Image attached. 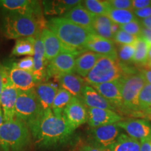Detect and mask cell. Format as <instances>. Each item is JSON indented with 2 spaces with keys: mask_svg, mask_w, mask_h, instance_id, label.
Listing matches in <instances>:
<instances>
[{
  "mask_svg": "<svg viewBox=\"0 0 151 151\" xmlns=\"http://www.w3.org/2000/svg\"><path fill=\"white\" fill-rule=\"evenodd\" d=\"M132 10H138L150 6L151 0H132Z\"/></svg>",
  "mask_w": 151,
  "mask_h": 151,
  "instance_id": "cell-40",
  "label": "cell"
},
{
  "mask_svg": "<svg viewBox=\"0 0 151 151\" xmlns=\"http://www.w3.org/2000/svg\"><path fill=\"white\" fill-rule=\"evenodd\" d=\"M36 38L25 37L17 39L12 50V55L15 56L27 55L33 57L35 53Z\"/></svg>",
  "mask_w": 151,
  "mask_h": 151,
  "instance_id": "cell-28",
  "label": "cell"
},
{
  "mask_svg": "<svg viewBox=\"0 0 151 151\" xmlns=\"http://www.w3.org/2000/svg\"><path fill=\"white\" fill-rule=\"evenodd\" d=\"M106 150L108 151H141V142L127 134H121Z\"/></svg>",
  "mask_w": 151,
  "mask_h": 151,
  "instance_id": "cell-26",
  "label": "cell"
},
{
  "mask_svg": "<svg viewBox=\"0 0 151 151\" xmlns=\"http://www.w3.org/2000/svg\"><path fill=\"white\" fill-rule=\"evenodd\" d=\"M35 88L19 92L15 108V117L19 120L29 123L43 112Z\"/></svg>",
  "mask_w": 151,
  "mask_h": 151,
  "instance_id": "cell-7",
  "label": "cell"
},
{
  "mask_svg": "<svg viewBox=\"0 0 151 151\" xmlns=\"http://www.w3.org/2000/svg\"><path fill=\"white\" fill-rule=\"evenodd\" d=\"M27 124L35 144L41 148H54L67 142L74 132L63 116H55L51 109L43 111Z\"/></svg>",
  "mask_w": 151,
  "mask_h": 151,
  "instance_id": "cell-1",
  "label": "cell"
},
{
  "mask_svg": "<svg viewBox=\"0 0 151 151\" xmlns=\"http://www.w3.org/2000/svg\"><path fill=\"white\" fill-rule=\"evenodd\" d=\"M106 16L113 23L120 26L138 20L134 14V11L131 10H120L110 8Z\"/></svg>",
  "mask_w": 151,
  "mask_h": 151,
  "instance_id": "cell-30",
  "label": "cell"
},
{
  "mask_svg": "<svg viewBox=\"0 0 151 151\" xmlns=\"http://www.w3.org/2000/svg\"><path fill=\"white\" fill-rule=\"evenodd\" d=\"M90 132L96 146L104 149L112 145L121 134L120 128L117 123L91 128Z\"/></svg>",
  "mask_w": 151,
  "mask_h": 151,
  "instance_id": "cell-14",
  "label": "cell"
},
{
  "mask_svg": "<svg viewBox=\"0 0 151 151\" xmlns=\"http://www.w3.org/2000/svg\"><path fill=\"white\" fill-rule=\"evenodd\" d=\"M145 112L146 113V114H150L151 115V106L147 110L145 111Z\"/></svg>",
  "mask_w": 151,
  "mask_h": 151,
  "instance_id": "cell-48",
  "label": "cell"
},
{
  "mask_svg": "<svg viewBox=\"0 0 151 151\" xmlns=\"http://www.w3.org/2000/svg\"><path fill=\"white\" fill-rule=\"evenodd\" d=\"M46 28L52 31L65 46L79 55L86 52L88 39L94 32L87 29L63 17H54L46 22Z\"/></svg>",
  "mask_w": 151,
  "mask_h": 151,
  "instance_id": "cell-2",
  "label": "cell"
},
{
  "mask_svg": "<svg viewBox=\"0 0 151 151\" xmlns=\"http://www.w3.org/2000/svg\"><path fill=\"white\" fill-rule=\"evenodd\" d=\"M8 76L11 83L20 91L34 89L37 85L32 73L18 69L14 66L8 70Z\"/></svg>",
  "mask_w": 151,
  "mask_h": 151,
  "instance_id": "cell-18",
  "label": "cell"
},
{
  "mask_svg": "<svg viewBox=\"0 0 151 151\" xmlns=\"http://www.w3.org/2000/svg\"><path fill=\"white\" fill-rule=\"evenodd\" d=\"M45 24L32 16L18 13H4L2 30L5 37L10 39L37 38L40 36Z\"/></svg>",
  "mask_w": 151,
  "mask_h": 151,
  "instance_id": "cell-3",
  "label": "cell"
},
{
  "mask_svg": "<svg viewBox=\"0 0 151 151\" xmlns=\"http://www.w3.org/2000/svg\"><path fill=\"white\" fill-rule=\"evenodd\" d=\"M142 27L143 26L141 25V22H139L138 20H134V21L130 22L129 23L120 26V29L123 30L129 35L137 37H140Z\"/></svg>",
  "mask_w": 151,
  "mask_h": 151,
  "instance_id": "cell-36",
  "label": "cell"
},
{
  "mask_svg": "<svg viewBox=\"0 0 151 151\" xmlns=\"http://www.w3.org/2000/svg\"><path fill=\"white\" fill-rule=\"evenodd\" d=\"M94 16H95L87 11L81 3L80 4L71 9L62 17L81 27L94 32L92 29V24H93Z\"/></svg>",
  "mask_w": 151,
  "mask_h": 151,
  "instance_id": "cell-22",
  "label": "cell"
},
{
  "mask_svg": "<svg viewBox=\"0 0 151 151\" xmlns=\"http://www.w3.org/2000/svg\"><path fill=\"white\" fill-rule=\"evenodd\" d=\"M76 55L69 52H62L48 62L46 69V76L55 77L67 73H75Z\"/></svg>",
  "mask_w": 151,
  "mask_h": 151,
  "instance_id": "cell-10",
  "label": "cell"
},
{
  "mask_svg": "<svg viewBox=\"0 0 151 151\" xmlns=\"http://www.w3.org/2000/svg\"><path fill=\"white\" fill-rule=\"evenodd\" d=\"M81 4L87 11L94 16L106 15L110 9L107 1L101 0H84L81 1Z\"/></svg>",
  "mask_w": 151,
  "mask_h": 151,
  "instance_id": "cell-31",
  "label": "cell"
},
{
  "mask_svg": "<svg viewBox=\"0 0 151 151\" xmlns=\"http://www.w3.org/2000/svg\"><path fill=\"white\" fill-rule=\"evenodd\" d=\"M73 96L67 90L59 88L52 103L51 110L55 116H62V113L73 99Z\"/></svg>",
  "mask_w": 151,
  "mask_h": 151,
  "instance_id": "cell-29",
  "label": "cell"
},
{
  "mask_svg": "<svg viewBox=\"0 0 151 151\" xmlns=\"http://www.w3.org/2000/svg\"><path fill=\"white\" fill-rule=\"evenodd\" d=\"M136 50V42L129 45H122L118 49V60L124 63L132 62Z\"/></svg>",
  "mask_w": 151,
  "mask_h": 151,
  "instance_id": "cell-34",
  "label": "cell"
},
{
  "mask_svg": "<svg viewBox=\"0 0 151 151\" xmlns=\"http://www.w3.org/2000/svg\"><path fill=\"white\" fill-rule=\"evenodd\" d=\"M33 60L34 71L32 74L38 83L46 76V69L48 65V61L45 55L44 48L40 36L36 38Z\"/></svg>",
  "mask_w": 151,
  "mask_h": 151,
  "instance_id": "cell-20",
  "label": "cell"
},
{
  "mask_svg": "<svg viewBox=\"0 0 151 151\" xmlns=\"http://www.w3.org/2000/svg\"><path fill=\"white\" fill-rule=\"evenodd\" d=\"M122 120L115 111L101 109H88V123L91 128L107 124H116Z\"/></svg>",
  "mask_w": 151,
  "mask_h": 151,
  "instance_id": "cell-16",
  "label": "cell"
},
{
  "mask_svg": "<svg viewBox=\"0 0 151 151\" xmlns=\"http://www.w3.org/2000/svg\"><path fill=\"white\" fill-rule=\"evenodd\" d=\"M141 142V151H151V137L144 139Z\"/></svg>",
  "mask_w": 151,
  "mask_h": 151,
  "instance_id": "cell-44",
  "label": "cell"
},
{
  "mask_svg": "<svg viewBox=\"0 0 151 151\" xmlns=\"http://www.w3.org/2000/svg\"><path fill=\"white\" fill-rule=\"evenodd\" d=\"M146 66L149 69H151V47L149 49V52L148 55V58H147V61Z\"/></svg>",
  "mask_w": 151,
  "mask_h": 151,
  "instance_id": "cell-47",
  "label": "cell"
},
{
  "mask_svg": "<svg viewBox=\"0 0 151 151\" xmlns=\"http://www.w3.org/2000/svg\"><path fill=\"white\" fill-rule=\"evenodd\" d=\"M74 151H108L106 149H104L101 147L96 146V145L84 144L77 148Z\"/></svg>",
  "mask_w": 151,
  "mask_h": 151,
  "instance_id": "cell-42",
  "label": "cell"
},
{
  "mask_svg": "<svg viewBox=\"0 0 151 151\" xmlns=\"http://www.w3.org/2000/svg\"><path fill=\"white\" fill-rule=\"evenodd\" d=\"M58 83L62 89L67 90L74 97L81 99L82 92L84 89L85 80L78 75L73 73L63 74L57 78Z\"/></svg>",
  "mask_w": 151,
  "mask_h": 151,
  "instance_id": "cell-21",
  "label": "cell"
},
{
  "mask_svg": "<svg viewBox=\"0 0 151 151\" xmlns=\"http://www.w3.org/2000/svg\"><path fill=\"white\" fill-rule=\"evenodd\" d=\"M139 37L131 35L123 30L120 29L113 36V41L117 43L122 45H129L134 43Z\"/></svg>",
  "mask_w": 151,
  "mask_h": 151,
  "instance_id": "cell-35",
  "label": "cell"
},
{
  "mask_svg": "<svg viewBox=\"0 0 151 151\" xmlns=\"http://www.w3.org/2000/svg\"><path fill=\"white\" fill-rule=\"evenodd\" d=\"M58 90V87L50 83H41L36 86V94L43 111L51 109Z\"/></svg>",
  "mask_w": 151,
  "mask_h": 151,
  "instance_id": "cell-23",
  "label": "cell"
},
{
  "mask_svg": "<svg viewBox=\"0 0 151 151\" xmlns=\"http://www.w3.org/2000/svg\"><path fill=\"white\" fill-rule=\"evenodd\" d=\"M19 92L20 90L11 83L8 77L0 94V106L3 112L4 122L11 121L16 118L15 108Z\"/></svg>",
  "mask_w": 151,
  "mask_h": 151,
  "instance_id": "cell-11",
  "label": "cell"
},
{
  "mask_svg": "<svg viewBox=\"0 0 151 151\" xmlns=\"http://www.w3.org/2000/svg\"><path fill=\"white\" fill-rule=\"evenodd\" d=\"M141 24L143 27L148 28L149 29H151V16L148 18L143 19L141 20Z\"/></svg>",
  "mask_w": 151,
  "mask_h": 151,
  "instance_id": "cell-46",
  "label": "cell"
},
{
  "mask_svg": "<svg viewBox=\"0 0 151 151\" xmlns=\"http://www.w3.org/2000/svg\"><path fill=\"white\" fill-rule=\"evenodd\" d=\"M40 37L44 48L45 55L48 62L62 52H69L76 55L67 48L59 38L48 28L46 27L42 30Z\"/></svg>",
  "mask_w": 151,
  "mask_h": 151,
  "instance_id": "cell-12",
  "label": "cell"
},
{
  "mask_svg": "<svg viewBox=\"0 0 151 151\" xmlns=\"http://www.w3.org/2000/svg\"><path fill=\"white\" fill-rule=\"evenodd\" d=\"M0 9L3 13H18L32 16L46 26L41 4L35 0H0Z\"/></svg>",
  "mask_w": 151,
  "mask_h": 151,
  "instance_id": "cell-8",
  "label": "cell"
},
{
  "mask_svg": "<svg viewBox=\"0 0 151 151\" xmlns=\"http://www.w3.org/2000/svg\"><path fill=\"white\" fill-rule=\"evenodd\" d=\"M8 77V70L1 64H0V94L1 93Z\"/></svg>",
  "mask_w": 151,
  "mask_h": 151,
  "instance_id": "cell-41",
  "label": "cell"
},
{
  "mask_svg": "<svg viewBox=\"0 0 151 151\" xmlns=\"http://www.w3.org/2000/svg\"><path fill=\"white\" fill-rule=\"evenodd\" d=\"M146 117L148 118V120H150L151 121V115L150 114H146Z\"/></svg>",
  "mask_w": 151,
  "mask_h": 151,
  "instance_id": "cell-49",
  "label": "cell"
},
{
  "mask_svg": "<svg viewBox=\"0 0 151 151\" xmlns=\"http://www.w3.org/2000/svg\"><path fill=\"white\" fill-rule=\"evenodd\" d=\"M80 0L43 1V13L48 16H62L81 3ZM61 16V17H62Z\"/></svg>",
  "mask_w": 151,
  "mask_h": 151,
  "instance_id": "cell-24",
  "label": "cell"
},
{
  "mask_svg": "<svg viewBox=\"0 0 151 151\" xmlns=\"http://www.w3.org/2000/svg\"><path fill=\"white\" fill-rule=\"evenodd\" d=\"M107 3L111 9L133 11L132 0H108Z\"/></svg>",
  "mask_w": 151,
  "mask_h": 151,
  "instance_id": "cell-38",
  "label": "cell"
},
{
  "mask_svg": "<svg viewBox=\"0 0 151 151\" xmlns=\"http://www.w3.org/2000/svg\"><path fill=\"white\" fill-rule=\"evenodd\" d=\"M113 22L106 15L95 16L94 18L92 29L95 35L105 39L113 40L112 26Z\"/></svg>",
  "mask_w": 151,
  "mask_h": 151,
  "instance_id": "cell-27",
  "label": "cell"
},
{
  "mask_svg": "<svg viewBox=\"0 0 151 151\" xmlns=\"http://www.w3.org/2000/svg\"><path fill=\"white\" fill-rule=\"evenodd\" d=\"M123 76V69L118 59L101 56L85 78L90 86L99 85L120 79Z\"/></svg>",
  "mask_w": 151,
  "mask_h": 151,
  "instance_id": "cell-5",
  "label": "cell"
},
{
  "mask_svg": "<svg viewBox=\"0 0 151 151\" xmlns=\"http://www.w3.org/2000/svg\"><path fill=\"white\" fill-rule=\"evenodd\" d=\"M91 86L107 101H109L115 108L116 107L122 108V99L121 83H120V79Z\"/></svg>",
  "mask_w": 151,
  "mask_h": 151,
  "instance_id": "cell-17",
  "label": "cell"
},
{
  "mask_svg": "<svg viewBox=\"0 0 151 151\" xmlns=\"http://www.w3.org/2000/svg\"><path fill=\"white\" fill-rule=\"evenodd\" d=\"M81 100L88 109H101L115 110V107L91 86L86 85L82 92Z\"/></svg>",
  "mask_w": 151,
  "mask_h": 151,
  "instance_id": "cell-19",
  "label": "cell"
},
{
  "mask_svg": "<svg viewBox=\"0 0 151 151\" xmlns=\"http://www.w3.org/2000/svg\"><path fill=\"white\" fill-rule=\"evenodd\" d=\"M129 137L139 141L151 137V124L143 119H128L117 123Z\"/></svg>",
  "mask_w": 151,
  "mask_h": 151,
  "instance_id": "cell-13",
  "label": "cell"
},
{
  "mask_svg": "<svg viewBox=\"0 0 151 151\" xmlns=\"http://www.w3.org/2000/svg\"><path fill=\"white\" fill-rule=\"evenodd\" d=\"M32 141V135L25 122L15 118L4 122L0 127V150L26 151Z\"/></svg>",
  "mask_w": 151,
  "mask_h": 151,
  "instance_id": "cell-4",
  "label": "cell"
},
{
  "mask_svg": "<svg viewBox=\"0 0 151 151\" xmlns=\"http://www.w3.org/2000/svg\"><path fill=\"white\" fill-rule=\"evenodd\" d=\"M62 116L73 131L81 125L88 122V108L82 100L73 97L64 110Z\"/></svg>",
  "mask_w": 151,
  "mask_h": 151,
  "instance_id": "cell-9",
  "label": "cell"
},
{
  "mask_svg": "<svg viewBox=\"0 0 151 151\" xmlns=\"http://www.w3.org/2000/svg\"><path fill=\"white\" fill-rule=\"evenodd\" d=\"M139 37L146 41L151 47V29L143 27Z\"/></svg>",
  "mask_w": 151,
  "mask_h": 151,
  "instance_id": "cell-43",
  "label": "cell"
},
{
  "mask_svg": "<svg viewBox=\"0 0 151 151\" xmlns=\"http://www.w3.org/2000/svg\"><path fill=\"white\" fill-rule=\"evenodd\" d=\"M133 11L137 19L140 18L141 20H143V19L148 18L151 16V6H150L146 7V8L134 10Z\"/></svg>",
  "mask_w": 151,
  "mask_h": 151,
  "instance_id": "cell-39",
  "label": "cell"
},
{
  "mask_svg": "<svg viewBox=\"0 0 151 151\" xmlns=\"http://www.w3.org/2000/svg\"><path fill=\"white\" fill-rule=\"evenodd\" d=\"M147 83L151 85V69H142L141 71Z\"/></svg>",
  "mask_w": 151,
  "mask_h": 151,
  "instance_id": "cell-45",
  "label": "cell"
},
{
  "mask_svg": "<svg viewBox=\"0 0 151 151\" xmlns=\"http://www.w3.org/2000/svg\"><path fill=\"white\" fill-rule=\"evenodd\" d=\"M86 50L102 56H108L114 59H118V51L114 41L99 37L95 34H92L90 35L87 42Z\"/></svg>",
  "mask_w": 151,
  "mask_h": 151,
  "instance_id": "cell-15",
  "label": "cell"
},
{
  "mask_svg": "<svg viewBox=\"0 0 151 151\" xmlns=\"http://www.w3.org/2000/svg\"><path fill=\"white\" fill-rule=\"evenodd\" d=\"M151 106V85L146 83L138 98V110L146 111Z\"/></svg>",
  "mask_w": 151,
  "mask_h": 151,
  "instance_id": "cell-33",
  "label": "cell"
},
{
  "mask_svg": "<svg viewBox=\"0 0 151 151\" xmlns=\"http://www.w3.org/2000/svg\"><path fill=\"white\" fill-rule=\"evenodd\" d=\"M150 46L146 41L139 37L136 41V50L132 62L137 65H146Z\"/></svg>",
  "mask_w": 151,
  "mask_h": 151,
  "instance_id": "cell-32",
  "label": "cell"
},
{
  "mask_svg": "<svg viewBox=\"0 0 151 151\" xmlns=\"http://www.w3.org/2000/svg\"><path fill=\"white\" fill-rule=\"evenodd\" d=\"M102 55L90 51L82 52L76 60L75 73L82 78H86L97 62Z\"/></svg>",
  "mask_w": 151,
  "mask_h": 151,
  "instance_id": "cell-25",
  "label": "cell"
},
{
  "mask_svg": "<svg viewBox=\"0 0 151 151\" xmlns=\"http://www.w3.org/2000/svg\"><path fill=\"white\" fill-rule=\"evenodd\" d=\"M122 99V108L127 111L138 110V98L146 83L142 73H134L124 75L120 78Z\"/></svg>",
  "mask_w": 151,
  "mask_h": 151,
  "instance_id": "cell-6",
  "label": "cell"
},
{
  "mask_svg": "<svg viewBox=\"0 0 151 151\" xmlns=\"http://www.w3.org/2000/svg\"><path fill=\"white\" fill-rule=\"evenodd\" d=\"M14 67L18 68V69H22V70L29 71V72L33 73L34 71V60L33 57L27 56L22 58L19 61L15 62L12 65Z\"/></svg>",
  "mask_w": 151,
  "mask_h": 151,
  "instance_id": "cell-37",
  "label": "cell"
}]
</instances>
